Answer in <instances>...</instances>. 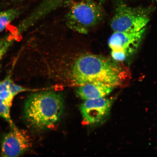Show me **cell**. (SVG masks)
I'll return each mask as SVG.
<instances>
[{
	"label": "cell",
	"mask_w": 157,
	"mask_h": 157,
	"mask_svg": "<svg viewBox=\"0 0 157 157\" xmlns=\"http://www.w3.org/2000/svg\"><path fill=\"white\" fill-rule=\"evenodd\" d=\"M19 14V11L15 9H9L0 13V33L4 30Z\"/></svg>",
	"instance_id": "9c48e42d"
},
{
	"label": "cell",
	"mask_w": 157,
	"mask_h": 157,
	"mask_svg": "<svg viewBox=\"0 0 157 157\" xmlns=\"http://www.w3.org/2000/svg\"><path fill=\"white\" fill-rule=\"evenodd\" d=\"M64 111L62 94L53 91L33 94L25 101L24 117L29 127L42 131L54 127L60 120Z\"/></svg>",
	"instance_id": "7a4b0ae2"
},
{
	"label": "cell",
	"mask_w": 157,
	"mask_h": 157,
	"mask_svg": "<svg viewBox=\"0 0 157 157\" xmlns=\"http://www.w3.org/2000/svg\"><path fill=\"white\" fill-rule=\"evenodd\" d=\"M9 90L11 92L14 97L19 93L29 90L27 88L15 84L13 83L12 80H11L10 83Z\"/></svg>",
	"instance_id": "7c38bea8"
},
{
	"label": "cell",
	"mask_w": 157,
	"mask_h": 157,
	"mask_svg": "<svg viewBox=\"0 0 157 157\" xmlns=\"http://www.w3.org/2000/svg\"><path fill=\"white\" fill-rule=\"evenodd\" d=\"M58 76L73 86L99 82L119 87L129 78V72L123 63L93 54H74L64 60L58 67Z\"/></svg>",
	"instance_id": "6da1fadb"
},
{
	"label": "cell",
	"mask_w": 157,
	"mask_h": 157,
	"mask_svg": "<svg viewBox=\"0 0 157 157\" xmlns=\"http://www.w3.org/2000/svg\"><path fill=\"white\" fill-rule=\"evenodd\" d=\"M32 146L30 137L24 131L15 126L4 135L1 146L2 157H18L25 154Z\"/></svg>",
	"instance_id": "8992f818"
},
{
	"label": "cell",
	"mask_w": 157,
	"mask_h": 157,
	"mask_svg": "<svg viewBox=\"0 0 157 157\" xmlns=\"http://www.w3.org/2000/svg\"><path fill=\"white\" fill-rule=\"evenodd\" d=\"M145 30L146 28L137 32H113L108 42L111 57L117 62L127 61L136 52Z\"/></svg>",
	"instance_id": "5b68a950"
},
{
	"label": "cell",
	"mask_w": 157,
	"mask_h": 157,
	"mask_svg": "<svg viewBox=\"0 0 157 157\" xmlns=\"http://www.w3.org/2000/svg\"><path fill=\"white\" fill-rule=\"evenodd\" d=\"M13 94L9 90H4L0 92V98L6 103L7 105L11 107L13 98Z\"/></svg>",
	"instance_id": "4fadbf2b"
},
{
	"label": "cell",
	"mask_w": 157,
	"mask_h": 157,
	"mask_svg": "<svg viewBox=\"0 0 157 157\" xmlns=\"http://www.w3.org/2000/svg\"><path fill=\"white\" fill-rule=\"evenodd\" d=\"M152 1H156V2H157V0H152Z\"/></svg>",
	"instance_id": "9a60e30c"
},
{
	"label": "cell",
	"mask_w": 157,
	"mask_h": 157,
	"mask_svg": "<svg viewBox=\"0 0 157 157\" xmlns=\"http://www.w3.org/2000/svg\"><path fill=\"white\" fill-rule=\"evenodd\" d=\"M11 107L5 102L0 98V117L5 119L8 122L11 127L15 126L13 123L10 115Z\"/></svg>",
	"instance_id": "8fae6325"
},
{
	"label": "cell",
	"mask_w": 157,
	"mask_h": 157,
	"mask_svg": "<svg viewBox=\"0 0 157 157\" xmlns=\"http://www.w3.org/2000/svg\"><path fill=\"white\" fill-rule=\"evenodd\" d=\"M101 6L93 0L72 3L67 15V25L76 32L87 34L103 20L105 13Z\"/></svg>",
	"instance_id": "3957f363"
},
{
	"label": "cell",
	"mask_w": 157,
	"mask_h": 157,
	"mask_svg": "<svg viewBox=\"0 0 157 157\" xmlns=\"http://www.w3.org/2000/svg\"><path fill=\"white\" fill-rule=\"evenodd\" d=\"M99 3L101 5L105 3L106 0H99Z\"/></svg>",
	"instance_id": "5bb4252c"
},
{
	"label": "cell",
	"mask_w": 157,
	"mask_h": 157,
	"mask_svg": "<svg viewBox=\"0 0 157 157\" xmlns=\"http://www.w3.org/2000/svg\"><path fill=\"white\" fill-rule=\"evenodd\" d=\"M18 35L12 34L0 39V65L2 59L13 43L17 40Z\"/></svg>",
	"instance_id": "30bf717a"
},
{
	"label": "cell",
	"mask_w": 157,
	"mask_h": 157,
	"mask_svg": "<svg viewBox=\"0 0 157 157\" xmlns=\"http://www.w3.org/2000/svg\"><path fill=\"white\" fill-rule=\"evenodd\" d=\"M115 87L99 82H93L78 86L76 94L81 99H95L106 97Z\"/></svg>",
	"instance_id": "ba28073f"
},
{
	"label": "cell",
	"mask_w": 157,
	"mask_h": 157,
	"mask_svg": "<svg viewBox=\"0 0 157 157\" xmlns=\"http://www.w3.org/2000/svg\"><path fill=\"white\" fill-rule=\"evenodd\" d=\"M111 19L113 32H137L145 28L150 21L151 8L129 6L121 2L117 3Z\"/></svg>",
	"instance_id": "277c9868"
},
{
	"label": "cell",
	"mask_w": 157,
	"mask_h": 157,
	"mask_svg": "<svg viewBox=\"0 0 157 157\" xmlns=\"http://www.w3.org/2000/svg\"><path fill=\"white\" fill-rule=\"evenodd\" d=\"M113 101V99L106 97L86 100L79 107L84 122L93 124L105 120L110 112Z\"/></svg>",
	"instance_id": "52a82bcc"
}]
</instances>
